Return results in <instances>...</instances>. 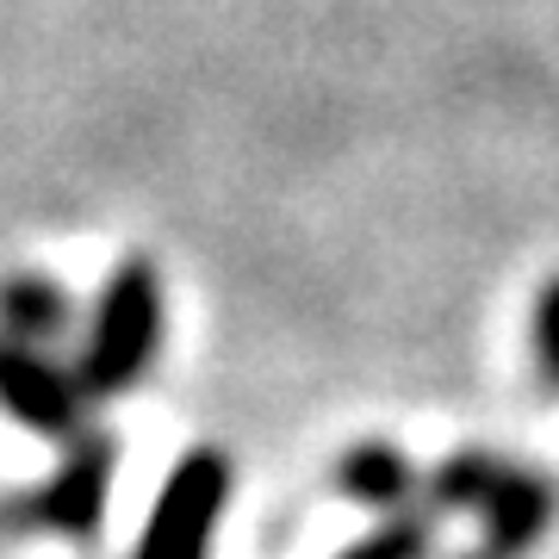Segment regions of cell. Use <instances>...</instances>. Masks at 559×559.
I'll return each instance as SVG.
<instances>
[{
  "label": "cell",
  "instance_id": "obj_3",
  "mask_svg": "<svg viewBox=\"0 0 559 559\" xmlns=\"http://www.w3.org/2000/svg\"><path fill=\"white\" fill-rule=\"evenodd\" d=\"M224 503H230V454L224 448H187L168 466L131 559H212Z\"/></svg>",
  "mask_w": 559,
  "mask_h": 559
},
{
  "label": "cell",
  "instance_id": "obj_2",
  "mask_svg": "<svg viewBox=\"0 0 559 559\" xmlns=\"http://www.w3.org/2000/svg\"><path fill=\"white\" fill-rule=\"evenodd\" d=\"M119 479V436L112 429H87L62 448L50 479L13 498L7 522L13 535H62V540H94L106 528V503Z\"/></svg>",
  "mask_w": 559,
  "mask_h": 559
},
{
  "label": "cell",
  "instance_id": "obj_4",
  "mask_svg": "<svg viewBox=\"0 0 559 559\" xmlns=\"http://www.w3.org/2000/svg\"><path fill=\"white\" fill-rule=\"evenodd\" d=\"M0 399H7L13 423H25L44 441L87 436V404H94V392L81 380V367H62L57 348L7 342V355H0Z\"/></svg>",
  "mask_w": 559,
  "mask_h": 559
},
{
  "label": "cell",
  "instance_id": "obj_5",
  "mask_svg": "<svg viewBox=\"0 0 559 559\" xmlns=\"http://www.w3.org/2000/svg\"><path fill=\"white\" fill-rule=\"evenodd\" d=\"M559 516V479L554 473H535L522 460H503L491 491L479 503V522H485V554L491 559H522L535 547Z\"/></svg>",
  "mask_w": 559,
  "mask_h": 559
},
{
  "label": "cell",
  "instance_id": "obj_8",
  "mask_svg": "<svg viewBox=\"0 0 559 559\" xmlns=\"http://www.w3.org/2000/svg\"><path fill=\"white\" fill-rule=\"evenodd\" d=\"M503 454H491V448H454V454H441L436 466H429V485H423V503L429 510H473L479 516L485 491H491V479H498Z\"/></svg>",
  "mask_w": 559,
  "mask_h": 559
},
{
  "label": "cell",
  "instance_id": "obj_7",
  "mask_svg": "<svg viewBox=\"0 0 559 559\" xmlns=\"http://www.w3.org/2000/svg\"><path fill=\"white\" fill-rule=\"evenodd\" d=\"M75 330V299L69 286L38 267H20L7 280V342H25V348H62Z\"/></svg>",
  "mask_w": 559,
  "mask_h": 559
},
{
  "label": "cell",
  "instance_id": "obj_6",
  "mask_svg": "<svg viewBox=\"0 0 559 559\" xmlns=\"http://www.w3.org/2000/svg\"><path fill=\"white\" fill-rule=\"evenodd\" d=\"M330 485H336L342 503H360V510H380V516H392V510H417L429 473L404 454L399 441L367 436V441H355V448H342V454H336Z\"/></svg>",
  "mask_w": 559,
  "mask_h": 559
},
{
  "label": "cell",
  "instance_id": "obj_10",
  "mask_svg": "<svg viewBox=\"0 0 559 559\" xmlns=\"http://www.w3.org/2000/svg\"><path fill=\"white\" fill-rule=\"evenodd\" d=\"M528 355H535V380L559 392V274L540 280L535 311H528Z\"/></svg>",
  "mask_w": 559,
  "mask_h": 559
},
{
  "label": "cell",
  "instance_id": "obj_1",
  "mask_svg": "<svg viewBox=\"0 0 559 559\" xmlns=\"http://www.w3.org/2000/svg\"><path fill=\"white\" fill-rule=\"evenodd\" d=\"M162 330H168V299H162V274L150 255H124L106 274L87 336H81V380L94 399H124L131 385H143V373L162 355Z\"/></svg>",
  "mask_w": 559,
  "mask_h": 559
},
{
  "label": "cell",
  "instance_id": "obj_9",
  "mask_svg": "<svg viewBox=\"0 0 559 559\" xmlns=\"http://www.w3.org/2000/svg\"><path fill=\"white\" fill-rule=\"evenodd\" d=\"M336 559H436V510H392L360 540H348Z\"/></svg>",
  "mask_w": 559,
  "mask_h": 559
},
{
  "label": "cell",
  "instance_id": "obj_11",
  "mask_svg": "<svg viewBox=\"0 0 559 559\" xmlns=\"http://www.w3.org/2000/svg\"><path fill=\"white\" fill-rule=\"evenodd\" d=\"M460 559H491V554H485V547H479V554H460Z\"/></svg>",
  "mask_w": 559,
  "mask_h": 559
}]
</instances>
